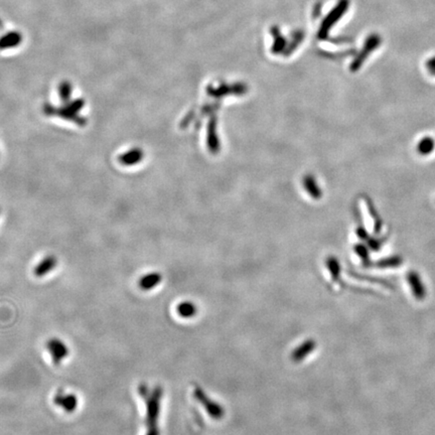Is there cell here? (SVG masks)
<instances>
[{"mask_svg": "<svg viewBox=\"0 0 435 435\" xmlns=\"http://www.w3.org/2000/svg\"><path fill=\"white\" fill-rule=\"evenodd\" d=\"M139 394L146 402V417L145 424L148 429L157 428V421L159 415L160 409V398L162 395V390L160 388L153 389L149 392L146 385L139 386Z\"/></svg>", "mask_w": 435, "mask_h": 435, "instance_id": "obj_1", "label": "cell"}, {"mask_svg": "<svg viewBox=\"0 0 435 435\" xmlns=\"http://www.w3.org/2000/svg\"><path fill=\"white\" fill-rule=\"evenodd\" d=\"M45 348L50 354L54 365L59 366L69 356V349L67 345L58 338H53L46 342Z\"/></svg>", "mask_w": 435, "mask_h": 435, "instance_id": "obj_2", "label": "cell"}, {"mask_svg": "<svg viewBox=\"0 0 435 435\" xmlns=\"http://www.w3.org/2000/svg\"><path fill=\"white\" fill-rule=\"evenodd\" d=\"M381 41H382V40H381L380 36H378L376 34L371 35L366 40V42H365V45H364V48H363L362 52L359 54V56H357L355 59V61L353 62L352 68H351L352 71H356L357 69H359L363 65L365 60L368 58V56L371 53H373L374 50L381 44Z\"/></svg>", "mask_w": 435, "mask_h": 435, "instance_id": "obj_3", "label": "cell"}, {"mask_svg": "<svg viewBox=\"0 0 435 435\" xmlns=\"http://www.w3.org/2000/svg\"><path fill=\"white\" fill-rule=\"evenodd\" d=\"M348 6H349V0H341L340 3L335 7V9L332 10L328 14V16L325 18V20H324V22L322 24V27H321V29L319 31V37L320 38H323L326 35V33L329 30V28H331L332 25H334V23L342 17V15L348 9Z\"/></svg>", "mask_w": 435, "mask_h": 435, "instance_id": "obj_4", "label": "cell"}, {"mask_svg": "<svg viewBox=\"0 0 435 435\" xmlns=\"http://www.w3.org/2000/svg\"><path fill=\"white\" fill-rule=\"evenodd\" d=\"M54 403L67 413H73L78 407V398L75 394H65L60 390L54 397Z\"/></svg>", "mask_w": 435, "mask_h": 435, "instance_id": "obj_5", "label": "cell"}, {"mask_svg": "<svg viewBox=\"0 0 435 435\" xmlns=\"http://www.w3.org/2000/svg\"><path fill=\"white\" fill-rule=\"evenodd\" d=\"M57 259L54 256H47L41 262L38 264V266L35 269V274L38 277H42L52 271L56 265H57Z\"/></svg>", "mask_w": 435, "mask_h": 435, "instance_id": "obj_6", "label": "cell"}, {"mask_svg": "<svg viewBox=\"0 0 435 435\" xmlns=\"http://www.w3.org/2000/svg\"><path fill=\"white\" fill-rule=\"evenodd\" d=\"M161 280V276L158 273H149L144 275L139 280V287L143 290H150L155 288Z\"/></svg>", "mask_w": 435, "mask_h": 435, "instance_id": "obj_7", "label": "cell"}, {"mask_svg": "<svg viewBox=\"0 0 435 435\" xmlns=\"http://www.w3.org/2000/svg\"><path fill=\"white\" fill-rule=\"evenodd\" d=\"M141 158H142V152L139 149L135 148L124 153V155L120 158V162L126 165H133L139 162Z\"/></svg>", "mask_w": 435, "mask_h": 435, "instance_id": "obj_8", "label": "cell"}, {"mask_svg": "<svg viewBox=\"0 0 435 435\" xmlns=\"http://www.w3.org/2000/svg\"><path fill=\"white\" fill-rule=\"evenodd\" d=\"M435 148V141L430 136L423 137L417 144V152L421 156H429Z\"/></svg>", "mask_w": 435, "mask_h": 435, "instance_id": "obj_9", "label": "cell"}, {"mask_svg": "<svg viewBox=\"0 0 435 435\" xmlns=\"http://www.w3.org/2000/svg\"><path fill=\"white\" fill-rule=\"evenodd\" d=\"M177 312L183 317H191L196 314L195 305L191 302H182L177 306Z\"/></svg>", "mask_w": 435, "mask_h": 435, "instance_id": "obj_10", "label": "cell"}, {"mask_svg": "<svg viewBox=\"0 0 435 435\" xmlns=\"http://www.w3.org/2000/svg\"><path fill=\"white\" fill-rule=\"evenodd\" d=\"M20 41V37L18 34H9L0 40V48H5L13 45H17Z\"/></svg>", "mask_w": 435, "mask_h": 435, "instance_id": "obj_11", "label": "cell"}, {"mask_svg": "<svg viewBox=\"0 0 435 435\" xmlns=\"http://www.w3.org/2000/svg\"><path fill=\"white\" fill-rule=\"evenodd\" d=\"M401 263V259L399 257H392L389 259H385L381 262V265L383 267H389V266H398Z\"/></svg>", "mask_w": 435, "mask_h": 435, "instance_id": "obj_12", "label": "cell"}, {"mask_svg": "<svg viewBox=\"0 0 435 435\" xmlns=\"http://www.w3.org/2000/svg\"><path fill=\"white\" fill-rule=\"evenodd\" d=\"M146 435H159V431H158V427L157 428H151V429H148Z\"/></svg>", "mask_w": 435, "mask_h": 435, "instance_id": "obj_13", "label": "cell"}, {"mask_svg": "<svg viewBox=\"0 0 435 435\" xmlns=\"http://www.w3.org/2000/svg\"><path fill=\"white\" fill-rule=\"evenodd\" d=\"M430 73V75H432V76H435V70L434 71H432V72H429Z\"/></svg>", "mask_w": 435, "mask_h": 435, "instance_id": "obj_14", "label": "cell"}]
</instances>
